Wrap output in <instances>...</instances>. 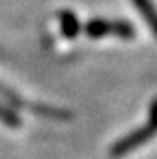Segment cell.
Wrapping results in <instances>:
<instances>
[{"label": "cell", "mask_w": 157, "mask_h": 159, "mask_svg": "<svg viewBox=\"0 0 157 159\" xmlns=\"http://www.w3.org/2000/svg\"><path fill=\"white\" fill-rule=\"evenodd\" d=\"M0 99H4L9 108H20V110H28L35 113V115H40V117H46L51 121H71L73 119V113L66 108H59V106H51V104H42V102H35L29 99H24L16 93L15 90H11L9 86H6L4 82H0Z\"/></svg>", "instance_id": "1"}, {"label": "cell", "mask_w": 157, "mask_h": 159, "mask_svg": "<svg viewBox=\"0 0 157 159\" xmlns=\"http://www.w3.org/2000/svg\"><path fill=\"white\" fill-rule=\"evenodd\" d=\"M155 135H157V97L152 101L148 123H146L144 126H139L137 130H133L132 134L124 135L123 139H119V141L110 148V156L115 157V159L124 157L128 154H132L133 150H137L139 146L146 144L152 137H155Z\"/></svg>", "instance_id": "2"}, {"label": "cell", "mask_w": 157, "mask_h": 159, "mask_svg": "<svg viewBox=\"0 0 157 159\" xmlns=\"http://www.w3.org/2000/svg\"><path fill=\"white\" fill-rule=\"evenodd\" d=\"M84 31L90 39H104V37H119V39H133L135 28L126 20H104V18H92Z\"/></svg>", "instance_id": "3"}, {"label": "cell", "mask_w": 157, "mask_h": 159, "mask_svg": "<svg viewBox=\"0 0 157 159\" xmlns=\"http://www.w3.org/2000/svg\"><path fill=\"white\" fill-rule=\"evenodd\" d=\"M59 22H61V31L66 39H75L80 31V22L77 15L70 9H64L59 13Z\"/></svg>", "instance_id": "4"}, {"label": "cell", "mask_w": 157, "mask_h": 159, "mask_svg": "<svg viewBox=\"0 0 157 159\" xmlns=\"http://www.w3.org/2000/svg\"><path fill=\"white\" fill-rule=\"evenodd\" d=\"M133 6L137 7V11L142 15L146 24L150 26V30L157 37V9L154 7L152 0H133Z\"/></svg>", "instance_id": "5"}, {"label": "cell", "mask_w": 157, "mask_h": 159, "mask_svg": "<svg viewBox=\"0 0 157 159\" xmlns=\"http://www.w3.org/2000/svg\"><path fill=\"white\" fill-rule=\"evenodd\" d=\"M0 123L6 125L7 128H20L22 126V121H20L18 113L13 108H9V106H4L2 102H0Z\"/></svg>", "instance_id": "6"}]
</instances>
